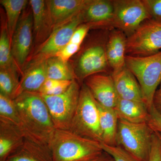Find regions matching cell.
Here are the masks:
<instances>
[{"mask_svg": "<svg viewBox=\"0 0 161 161\" xmlns=\"http://www.w3.org/2000/svg\"><path fill=\"white\" fill-rule=\"evenodd\" d=\"M14 101L25 138L50 149V143L56 128L41 94L25 92Z\"/></svg>", "mask_w": 161, "mask_h": 161, "instance_id": "obj_1", "label": "cell"}, {"mask_svg": "<svg viewBox=\"0 0 161 161\" xmlns=\"http://www.w3.org/2000/svg\"><path fill=\"white\" fill-rule=\"evenodd\" d=\"M53 161H91L104 153L101 143L56 129L49 145Z\"/></svg>", "mask_w": 161, "mask_h": 161, "instance_id": "obj_2", "label": "cell"}, {"mask_svg": "<svg viewBox=\"0 0 161 161\" xmlns=\"http://www.w3.org/2000/svg\"><path fill=\"white\" fill-rule=\"evenodd\" d=\"M125 67L138 81L144 103L150 111L154 93L161 82V51L145 57L126 55Z\"/></svg>", "mask_w": 161, "mask_h": 161, "instance_id": "obj_3", "label": "cell"}, {"mask_svg": "<svg viewBox=\"0 0 161 161\" xmlns=\"http://www.w3.org/2000/svg\"><path fill=\"white\" fill-rule=\"evenodd\" d=\"M69 130L82 137L102 142L98 104L84 83L81 86L78 106Z\"/></svg>", "mask_w": 161, "mask_h": 161, "instance_id": "obj_4", "label": "cell"}, {"mask_svg": "<svg viewBox=\"0 0 161 161\" xmlns=\"http://www.w3.org/2000/svg\"><path fill=\"white\" fill-rule=\"evenodd\" d=\"M154 132L147 123L119 119L116 143L138 161H149Z\"/></svg>", "mask_w": 161, "mask_h": 161, "instance_id": "obj_5", "label": "cell"}, {"mask_svg": "<svg viewBox=\"0 0 161 161\" xmlns=\"http://www.w3.org/2000/svg\"><path fill=\"white\" fill-rule=\"evenodd\" d=\"M80 85L74 80L66 92L60 95H42L56 129L69 130L79 101Z\"/></svg>", "mask_w": 161, "mask_h": 161, "instance_id": "obj_6", "label": "cell"}, {"mask_svg": "<svg viewBox=\"0 0 161 161\" xmlns=\"http://www.w3.org/2000/svg\"><path fill=\"white\" fill-rule=\"evenodd\" d=\"M161 50V21L151 19L142 23L127 38L126 55L145 57Z\"/></svg>", "mask_w": 161, "mask_h": 161, "instance_id": "obj_7", "label": "cell"}, {"mask_svg": "<svg viewBox=\"0 0 161 161\" xmlns=\"http://www.w3.org/2000/svg\"><path fill=\"white\" fill-rule=\"evenodd\" d=\"M108 37L102 41L94 42L87 46L72 64L77 80L80 85L92 75L111 71L106 55Z\"/></svg>", "mask_w": 161, "mask_h": 161, "instance_id": "obj_8", "label": "cell"}, {"mask_svg": "<svg viewBox=\"0 0 161 161\" xmlns=\"http://www.w3.org/2000/svg\"><path fill=\"white\" fill-rule=\"evenodd\" d=\"M113 28L123 32L127 37L142 23L152 19L142 0H114Z\"/></svg>", "mask_w": 161, "mask_h": 161, "instance_id": "obj_9", "label": "cell"}, {"mask_svg": "<svg viewBox=\"0 0 161 161\" xmlns=\"http://www.w3.org/2000/svg\"><path fill=\"white\" fill-rule=\"evenodd\" d=\"M33 43L32 12L29 3L22 13L11 40L13 56L22 74L33 49Z\"/></svg>", "mask_w": 161, "mask_h": 161, "instance_id": "obj_10", "label": "cell"}, {"mask_svg": "<svg viewBox=\"0 0 161 161\" xmlns=\"http://www.w3.org/2000/svg\"><path fill=\"white\" fill-rule=\"evenodd\" d=\"M80 12L73 19L55 27L43 43L35 47L27 63L32 60H46L54 57L63 49L69 43L75 30L83 24Z\"/></svg>", "mask_w": 161, "mask_h": 161, "instance_id": "obj_11", "label": "cell"}, {"mask_svg": "<svg viewBox=\"0 0 161 161\" xmlns=\"http://www.w3.org/2000/svg\"><path fill=\"white\" fill-rule=\"evenodd\" d=\"M82 23L91 29L111 31L113 28L114 6L111 0H89L80 12Z\"/></svg>", "mask_w": 161, "mask_h": 161, "instance_id": "obj_12", "label": "cell"}, {"mask_svg": "<svg viewBox=\"0 0 161 161\" xmlns=\"http://www.w3.org/2000/svg\"><path fill=\"white\" fill-rule=\"evenodd\" d=\"M83 83L99 105L108 108H115L119 98L112 75L95 74L87 78Z\"/></svg>", "mask_w": 161, "mask_h": 161, "instance_id": "obj_13", "label": "cell"}, {"mask_svg": "<svg viewBox=\"0 0 161 161\" xmlns=\"http://www.w3.org/2000/svg\"><path fill=\"white\" fill-rule=\"evenodd\" d=\"M47 78L46 60L29 61L23 70L14 98L25 92H39Z\"/></svg>", "mask_w": 161, "mask_h": 161, "instance_id": "obj_14", "label": "cell"}, {"mask_svg": "<svg viewBox=\"0 0 161 161\" xmlns=\"http://www.w3.org/2000/svg\"><path fill=\"white\" fill-rule=\"evenodd\" d=\"M46 3L54 29L78 15L89 0H47Z\"/></svg>", "mask_w": 161, "mask_h": 161, "instance_id": "obj_15", "label": "cell"}, {"mask_svg": "<svg viewBox=\"0 0 161 161\" xmlns=\"http://www.w3.org/2000/svg\"><path fill=\"white\" fill-rule=\"evenodd\" d=\"M126 35L118 29L109 33L106 45V55L112 74L120 71L125 67Z\"/></svg>", "mask_w": 161, "mask_h": 161, "instance_id": "obj_16", "label": "cell"}, {"mask_svg": "<svg viewBox=\"0 0 161 161\" xmlns=\"http://www.w3.org/2000/svg\"><path fill=\"white\" fill-rule=\"evenodd\" d=\"M29 2L32 12L34 43L36 47L49 36L54 27L50 18L46 1L31 0Z\"/></svg>", "mask_w": 161, "mask_h": 161, "instance_id": "obj_17", "label": "cell"}, {"mask_svg": "<svg viewBox=\"0 0 161 161\" xmlns=\"http://www.w3.org/2000/svg\"><path fill=\"white\" fill-rule=\"evenodd\" d=\"M25 137L19 127L0 121V161H5L23 146Z\"/></svg>", "mask_w": 161, "mask_h": 161, "instance_id": "obj_18", "label": "cell"}, {"mask_svg": "<svg viewBox=\"0 0 161 161\" xmlns=\"http://www.w3.org/2000/svg\"><path fill=\"white\" fill-rule=\"evenodd\" d=\"M112 76L119 98L144 103L138 81L126 67Z\"/></svg>", "mask_w": 161, "mask_h": 161, "instance_id": "obj_19", "label": "cell"}, {"mask_svg": "<svg viewBox=\"0 0 161 161\" xmlns=\"http://www.w3.org/2000/svg\"><path fill=\"white\" fill-rule=\"evenodd\" d=\"M115 110L119 119L132 123H147L149 111L144 103L119 98Z\"/></svg>", "mask_w": 161, "mask_h": 161, "instance_id": "obj_20", "label": "cell"}, {"mask_svg": "<svg viewBox=\"0 0 161 161\" xmlns=\"http://www.w3.org/2000/svg\"><path fill=\"white\" fill-rule=\"evenodd\" d=\"M97 104L102 137V142L109 146H117L116 138L119 120L117 114L114 109L105 108L98 103Z\"/></svg>", "mask_w": 161, "mask_h": 161, "instance_id": "obj_21", "label": "cell"}, {"mask_svg": "<svg viewBox=\"0 0 161 161\" xmlns=\"http://www.w3.org/2000/svg\"><path fill=\"white\" fill-rule=\"evenodd\" d=\"M47 78L59 80H77L73 65L58 57L46 59Z\"/></svg>", "mask_w": 161, "mask_h": 161, "instance_id": "obj_22", "label": "cell"}, {"mask_svg": "<svg viewBox=\"0 0 161 161\" xmlns=\"http://www.w3.org/2000/svg\"><path fill=\"white\" fill-rule=\"evenodd\" d=\"M0 69H13L18 70L20 75L22 72L15 62L12 53L11 39L7 21L1 23L0 32Z\"/></svg>", "mask_w": 161, "mask_h": 161, "instance_id": "obj_23", "label": "cell"}, {"mask_svg": "<svg viewBox=\"0 0 161 161\" xmlns=\"http://www.w3.org/2000/svg\"><path fill=\"white\" fill-rule=\"evenodd\" d=\"M0 3L6 12L7 27L11 40L22 13L29 5V2L26 0H1Z\"/></svg>", "mask_w": 161, "mask_h": 161, "instance_id": "obj_24", "label": "cell"}, {"mask_svg": "<svg viewBox=\"0 0 161 161\" xmlns=\"http://www.w3.org/2000/svg\"><path fill=\"white\" fill-rule=\"evenodd\" d=\"M18 70L13 69H0V94L14 99L19 84Z\"/></svg>", "mask_w": 161, "mask_h": 161, "instance_id": "obj_25", "label": "cell"}, {"mask_svg": "<svg viewBox=\"0 0 161 161\" xmlns=\"http://www.w3.org/2000/svg\"><path fill=\"white\" fill-rule=\"evenodd\" d=\"M0 121L15 125L21 129L22 124L14 101L0 94Z\"/></svg>", "mask_w": 161, "mask_h": 161, "instance_id": "obj_26", "label": "cell"}, {"mask_svg": "<svg viewBox=\"0 0 161 161\" xmlns=\"http://www.w3.org/2000/svg\"><path fill=\"white\" fill-rule=\"evenodd\" d=\"M103 151L112 158L114 161H138L119 146H111L101 143Z\"/></svg>", "mask_w": 161, "mask_h": 161, "instance_id": "obj_27", "label": "cell"}, {"mask_svg": "<svg viewBox=\"0 0 161 161\" xmlns=\"http://www.w3.org/2000/svg\"><path fill=\"white\" fill-rule=\"evenodd\" d=\"M153 19L161 21V0H142Z\"/></svg>", "mask_w": 161, "mask_h": 161, "instance_id": "obj_28", "label": "cell"}, {"mask_svg": "<svg viewBox=\"0 0 161 161\" xmlns=\"http://www.w3.org/2000/svg\"><path fill=\"white\" fill-rule=\"evenodd\" d=\"M149 161H161V139L158 132L153 135Z\"/></svg>", "mask_w": 161, "mask_h": 161, "instance_id": "obj_29", "label": "cell"}, {"mask_svg": "<svg viewBox=\"0 0 161 161\" xmlns=\"http://www.w3.org/2000/svg\"><path fill=\"white\" fill-rule=\"evenodd\" d=\"M80 46L81 45L69 42L55 56L64 62H69V59L79 51Z\"/></svg>", "mask_w": 161, "mask_h": 161, "instance_id": "obj_30", "label": "cell"}, {"mask_svg": "<svg viewBox=\"0 0 161 161\" xmlns=\"http://www.w3.org/2000/svg\"><path fill=\"white\" fill-rule=\"evenodd\" d=\"M91 29L89 25L86 24H81L77 27L72 35L70 43L81 45L89 31Z\"/></svg>", "mask_w": 161, "mask_h": 161, "instance_id": "obj_31", "label": "cell"}, {"mask_svg": "<svg viewBox=\"0 0 161 161\" xmlns=\"http://www.w3.org/2000/svg\"><path fill=\"white\" fill-rule=\"evenodd\" d=\"M149 118L147 123L153 132L161 133V115L154 107L149 111Z\"/></svg>", "mask_w": 161, "mask_h": 161, "instance_id": "obj_32", "label": "cell"}, {"mask_svg": "<svg viewBox=\"0 0 161 161\" xmlns=\"http://www.w3.org/2000/svg\"><path fill=\"white\" fill-rule=\"evenodd\" d=\"M73 80H60L59 83L54 88L44 95L56 96L63 94L68 90Z\"/></svg>", "mask_w": 161, "mask_h": 161, "instance_id": "obj_33", "label": "cell"}, {"mask_svg": "<svg viewBox=\"0 0 161 161\" xmlns=\"http://www.w3.org/2000/svg\"><path fill=\"white\" fill-rule=\"evenodd\" d=\"M5 161H38L31 155L21 150H18Z\"/></svg>", "mask_w": 161, "mask_h": 161, "instance_id": "obj_34", "label": "cell"}, {"mask_svg": "<svg viewBox=\"0 0 161 161\" xmlns=\"http://www.w3.org/2000/svg\"><path fill=\"white\" fill-rule=\"evenodd\" d=\"M153 106L161 115V82L156 91L153 100Z\"/></svg>", "mask_w": 161, "mask_h": 161, "instance_id": "obj_35", "label": "cell"}, {"mask_svg": "<svg viewBox=\"0 0 161 161\" xmlns=\"http://www.w3.org/2000/svg\"><path fill=\"white\" fill-rule=\"evenodd\" d=\"M110 158L111 157H109L108 154L104 152L103 154L101 155L100 157L91 161H108Z\"/></svg>", "mask_w": 161, "mask_h": 161, "instance_id": "obj_36", "label": "cell"}, {"mask_svg": "<svg viewBox=\"0 0 161 161\" xmlns=\"http://www.w3.org/2000/svg\"><path fill=\"white\" fill-rule=\"evenodd\" d=\"M108 161H114V160H113V159H112V158L111 157V158H110L109 159V160Z\"/></svg>", "mask_w": 161, "mask_h": 161, "instance_id": "obj_37", "label": "cell"}, {"mask_svg": "<svg viewBox=\"0 0 161 161\" xmlns=\"http://www.w3.org/2000/svg\"><path fill=\"white\" fill-rule=\"evenodd\" d=\"M158 133H159V132H158ZM159 134H160V137H161V133H159Z\"/></svg>", "mask_w": 161, "mask_h": 161, "instance_id": "obj_38", "label": "cell"}]
</instances>
